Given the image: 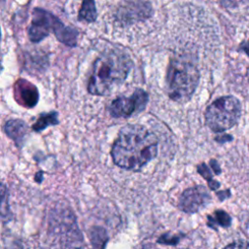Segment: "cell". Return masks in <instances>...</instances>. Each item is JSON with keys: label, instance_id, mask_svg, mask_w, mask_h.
<instances>
[{"label": "cell", "instance_id": "6da1fadb", "mask_svg": "<svg viewBox=\"0 0 249 249\" xmlns=\"http://www.w3.org/2000/svg\"><path fill=\"white\" fill-rule=\"evenodd\" d=\"M158 139L140 124H126L114 141L111 156L121 168L138 171L158 155Z\"/></svg>", "mask_w": 249, "mask_h": 249}, {"label": "cell", "instance_id": "7a4b0ae2", "mask_svg": "<svg viewBox=\"0 0 249 249\" xmlns=\"http://www.w3.org/2000/svg\"><path fill=\"white\" fill-rule=\"evenodd\" d=\"M129 57L117 51H110L101 54L94 62L88 90L94 95H105L122 84L130 69Z\"/></svg>", "mask_w": 249, "mask_h": 249}, {"label": "cell", "instance_id": "3957f363", "mask_svg": "<svg viewBox=\"0 0 249 249\" xmlns=\"http://www.w3.org/2000/svg\"><path fill=\"white\" fill-rule=\"evenodd\" d=\"M199 82V72L196 66L182 58L170 60L166 74V89L168 96L179 103L191 99Z\"/></svg>", "mask_w": 249, "mask_h": 249}, {"label": "cell", "instance_id": "277c9868", "mask_svg": "<svg viewBox=\"0 0 249 249\" xmlns=\"http://www.w3.org/2000/svg\"><path fill=\"white\" fill-rule=\"evenodd\" d=\"M241 116V104L231 95L214 100L205 111V123L214 132H223L232 127Z\"/></svg>", "mask_w": 249, "mask_h": 249}, {"label": "cell", "instance_id": "5b68a950", "mask_svg": "<svg viewBox=\"0 0 249 249\" xmlns=\"http://www.w3.org/2000/svg\"><path fill=\"white\" fill-rule=\"evenodd\" d=\"M148 93L138 89L129 97H118L111 102L109 112L114 118H127L143 111L148 103Z\"/></svg>", "mask_w": 249, "mask_h": 249}, {"label": "cell", "instance_id": "8992f818", "mask_svg": "<svg viewBox=\"0 0 249 249\" xmlns=\"http://www.w3.org/2000/svg\"><path fill=\"white\" fill-rule=\"evenodd\" d=\"M62 22L53 14L40 8H36L32 14L31 24L28 28V37L32 42H40L46 38L51 30L54 33Z\"/></svg>", "mask_w": 249, "mask_h": 249}, {"label": "cell", "instance_id": "52a82bcc", "mask_svg": "<svg viewBox=\"0 0 249 249\" xmlns=\"http://www.w3.org/2000/svg\"><path fill=\"white\" fill-rule=\"evenodd\" d=\"M211 201L208 190L201 185L191 187L183 192L179 198V208L186 213L192 214L205 208Z\"/></svg>", "mask_w": 249, "mask_h": 249}, {"label": "cell", "instance_id": "ba28073f", "mask_svg": "<svg viewBox=\"0 0 249 249\" xmlns=\"http://www.w3.org/2000/svg\"><path fill=\"white\" fill-rule=\"evenodd\" d=\"M15 95L18 103L28 108L35 106L39 98L37 88L26 80H18L16 83Z\"/></svg>", "mask_w": 249, "mask_h": 249}, {"label": "cell", "instance_id": "9c48e42d", "mask_svg": "<svg viewBox=\"0 0 249 249\" xmlns=\"http://www.w3.org/2000/svg\"><path fill=\"white\" fill-rule=\"evenodd\" d=\"M28 126L22 121L18 119L9 120L4 125L5 133L14 140V142L19 147L23 144L25 136L27 134Z\"/></svg>", "mask_w": 249, "mask_h": 249}, {"label": "cell", "instance_id": "30bf717a", "mask_svg": "<svg viewBox=\"0 0 249 249\" xmlns=\"http://www.w3.org/2000/svg\"><path fill=\"white\" fill-rule=\"evenodd\" d=\"M152 14V9L149 3L143 1L128 2L124 8L123 18L124 19H144Z\"/></svg>", "mask_w": 249, "mask_h": 249}, {"label": "cell", "instance_id": "8fae6325", "mask_svg": "<svg viewBox=\"0 0 249 249\" xmlns=\"http://www.w3.org/2000/svg\"><path fill=\"white\" fill-rule=\"evenodd\" d=\"M54 35L59 42H61L66 46L74 47L77 44L78 31L72 27L65 26L63 23L59 26V28L56 30Z\"/></svg>", "mask_w": 249, "mask_h": 249}, {"label": "cell", "instance_id": "7c38bea8", "mask_svg": "<svg viewBox=\"0 0 249 249\" xmlns=\"http://www.w3.org/2000/svg\"><path fill=\"white\" fill-rule=\"evenodd\" d=\"M96 17L97 13L94 0H83L78 14V19L87 22H92L96 19Z\"/></svg>", "mask_w": 249, "mask_h": 249}, {"label": "cell", "instance_id": "4fadbf2b", "mask_svg": "<svg viewBox=\"0 0 249 249\" xmlns=\"http://www.w3.org/2000/svg\"><path fill=\"white\" fill-rule=\"evenodd\" d=\"M11 219V208L9 203V191L5 184L0 182V221L7 222Z\"/></svg>", "mask_w": 249, "mask_h": 249}, {"label": "cell", "instance_id": "5bb4252c", "mask_svg": "<svg viewBox=\"0 0 249 249\" xmlns=\"http://www.w3.org/2000/svg\"><path fill=\"white\" fill-rule=\"evenodd\" d=\"M58 124V118L56 112H49L41 114L37 121L33 124L32 129L39 132L46 129L50 125H55Z\"/></svg>", "mask_w": 249, "mask_h": 249}, {"label": "cell", "instance_id": "9a60e30c", "mask_svg": "<svg viewBox=\"0 0 249 249\" xmlns=\"http://www.w3.org/2000/svg\"><path fill=\"white\" fill-rule=\"evenodd\" d=\"M108 241L106 231L101 227H93L90 231L91 249H105Z\"/></svg>", "mask_w": 249, "mask_h": 249}, {"label": "cell", "instance_id": "2e32d148", "mask_svg": "<svg viewBox=\"0 0 249 249\" xmlns=\"http://www.w3.org/2000/svg\"><path fill=\"white\" fill-rule=\"evenodd\" d=\"M231 216L223 210H217L213 213L212 216L208 217V225L213 229H217V226L228 228L231 225Z\"/></svg>", "mask_w": 249, "mask_h": 249}, {"label": "cell", "instance_id": "e0dca14e", "mask_svg": "<svg viewBox=\"0 0 249 249\" xmlns=\"http://www.w3.org/2000/svg\"><path fill=\"white\" fill-rule=\"evenodd\" d=\"M197 170H198V172L208 181L209 187H210L212 190H216V189L220 186L218 182H216V181H214V180L212 179L211 173H210V171H209V169H208V167L206 166L205 163L199 164V165L197 166Z\"/></svg>", "mask_w": 249, "mask_h": 249}, {"label": "cell", "instance_id": "ac0fdd59", "mask_svg": "<svg viewBox=\"0 0 249 249\" xmlns=\"http://www.w3.org/2000/svg\"><path fill=\"white\" fill-rule=\"evenodd\" d=\"M217 1L221 6L225 8H236L248 2V0H217Z\"/></svg>", "mask_w": 249, "mask_h": 249}, {"label": "cell", "instance_id": "d6986e66", "mask_svg": "<svg viewBox=\"0 0 249 249\" xmlns=\"http://www.w3.org/2000/svg\"><path fill=\"white\" fill-rule=\"evenodd\" d=\"M224 249H249V242L246 240H236L230 243Z\"/></svg>", "mask_w": 249, "mask_h": 249}, {"label": "cell", "instance_id": "ffe728a7", "mask_svg": "<svg viewBox=\"0 0 249 249\" xmlns=\"http://www.w3.org/2000/svg\"><path fill=\"white\" fill-rule=\"evenodd\" d=\"M178 237L177 236H168L167 234H164V235H161L158 242L160 243H164V244H176L178 242Z\"/></svg>", "mask_w": 249, "mask_h": 249}, {"label": "cell", "instance_id": "44dd1931", "mask_svg": "<svg viewBox=\"0 0 249 249\" xmlns=\"http://www.w3.org/2000/svg\"><path fill=\"white\" fill-rule=\"evenodd\" d=\"M239 49L249 56V41H245L239 45Z\"/></svg>", "mask_w": 249, "mask_h": 249}, {"label": "cell", "instance_id": "7402d4cb", "mask_svg": "<svg viewBox=\"0 0 249 249\" xmlns=\"http://www.w3.org/2000/svg\"><path fill=\"white\" fill-rule=\"evenodd\" d=\"M41 174H42V172L39 171V172L36 174V176H35V180H36L37 182H39V183L42 181V175H41Z\"/></svg>", "mask_w": 249, "mask_h": 249}, {"label": "cell", "instance_id": "603a6c76", "mask_svg": "<svg viewBox=\"0 0 249 249\" xmlns=\"http://www.w3.org/2000/svg\"><path fill=\"white\" fill-rule=\"evenodd\" d=\"M0 70H1V63H0Z\"/></svg>", "mask_w": 249, "mask_h": 249}, {"label": "cell", "instance_id": "cb8c5ba5", "mask_svg": "<svg viewBox=\"0 0 249 249\" xmlns=\"http://www.w3.org/2000/svg\"><path fill=\"white\" fill-rule=\"evenodd\" d=\"M0 38H1V32H0Z\"/></svg>", "mask_w": 249, "mask_h": 249}]
</instances>
